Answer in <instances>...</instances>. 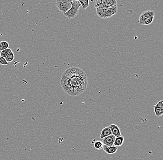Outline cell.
Wrapping results in <instances>:
<instances>
[{
    "label": "cell",
    "instance_id": "2e32d148",
    "mask_svg": "<svg viewBox=\"0 0 163 160\" xmlns=\"http://www.w3.org/2000/svg\"><path fill=\"white\" fill-rule=\"evenodd\" d=\"M12 52V50L10 49H4L3 51H1L0 54V56L5 58L7 56L9 55V54H10Z\"/></svg>",
    "mask_w": 163,
    "mask_h": 160
},
{
    "label": "cell",
    "instance_id": "8992f818",
    "mask_svg": "<svg viewBox=\"0 0 163 160\" xmlns=\"http://www.w3.org/2000/svg\"><path fill=\"white\" fill-rule=\"evenodd\" d=\"M155 114L157 117H160L163 114V101L162 100L153 106Z\"/></svg>",
    "mask_w": 163,
    "mask_h": 160
},
{
    "label": "cell",
    "instance_id": "8fae6325",
    "mask_svg": "<svg viewBox=\"0 0 163 160\" xmlns=\"http://www.w3.org/2000/svg\"><path fill=\"white\" fill-rule=\"evenodd\" d=\"M96 12L99 17L101 19H107L106 14V8H99L96 9Z\"/></svg>",
    "mask_w": 163,
    "mask_h": 160
},
{
    "label": "cell",
    "instance_id": "277c9868",
    "mask_svg": "<svg viewBox=\"0 0 163 160\" xmlns=\"http://www.w3.org/2000/svg\"><path fill=\"white\" fill-rule=\"evenodd\" d=\"M117 0H96L95 7L99 8H109L117 5Z\"/></svg>",
    "mask_w": 163,
    "mask_h": 160
},
{
    "label": "cell",
    "instance_id": "e0dca14e",
    "mask_svg": "<svg viewBox=\"0 0 163 160\" xmlns=\"http://www.w3.org/2000/svg\"><path fill=\"white\" fill-rule=\"evenodd\" d=\"M14 52L13 51L5 57L6 60L8 63H11L14 60Z\"/></svg>",
    "mask_w": 163,
    "mask_h": 160
},
{
    "label": "cell",
    "instance_id": "ffe728a7",
    "mask_svg": "<svg viewBox=\"0 0 163 160\" xmlns=\"http://www.w3.org/2000/svg\"><path fill=\"white\" fill-rule=\"evenodd\" d=\"M1 42L2 44V46H4L5 49H8L9 46V43L7 42V41H2Z\"/></svg>",
    "mask_w": 163,
    "mask_h": 160
},
{
    "label": "cell",
    "instance_id": "30bf717a",
    "mask_svg": "<svg viewBox=\"0 0 163 160\" xmlns=\"http://www.w3.org/2000/svg\"><path fill=\"white\" fill-rule=\"evenodd\" d=\"M103 150L108 154H114L117 152L118 149V147L116 146H108L103 145Z\"/></svg>",
    "mask_w": 163,
    "mask_h": 160
},
{
    "label": "cell",
    "instance_id": "ac0fdd59",
    "mask_svg": "<svg viewBox=\"0 0 163 160\" xmlns=\"http://www.w3.org/2000/svg\"><path fill=\"white\" fill-rule=\"evenodd\" d=\"M154 16H151L147 19L144 21V23H143V25H149L151 24L152 22H153V19H154Z\"/></svg>",
    "mask_w": 163,
    "mask_h": 160
},
{
    "label": "cell",
    "instance_id": "d6986e66",
    "mask_svg": "<svg viewBox=\"0 0 163 160\" xmlns=\"http://www.w3.org/2000/svg\"><path fill=\"white\" fill-rule=\"evenodd\" d=\"M8 64H9V63L7 62L5 58L0 56V64L3 65H8Z\"/></svg>",
    "mask_w": 163,
    "mask_h": 160
},
{
    "label": "cell",
    "instance_id": "52a82bcc",
    "mask_svg": "<svg viewBox=\"0 0 163 160\" xmlns=\"http://www.w3.org/2000/svg\"><path fill=\"white\" fill-rule=\"evenodd\" d=\"M115 138L116 137L114 136L112 134L106 137H104L102 139V142L103 145L108 146H114V143Z\"/></svg>",
    "mask_w": 163,
    "mask_h": 160
},
{
    "label": "cell",
    "instance_id": "44dd1931",
    "mask_svg": "<svg viewBox=\"0 0 163 160\" xmlns=\"http://www.w3.org/2000/svg\"><path fill=\"white\" fill-rule=\"evenodd\" d=\"M4 49V46H2V44L1 43V42H0V51H1Z\"/></svg>",
    "mask_w": 163,
    "mask_h": 160
},
{
    "label": "cell",
    "instance_id": "9a60e30c",
    "mask_svg": "<svg viewBox=\"0 0 163 160\" xmlns=\"http://www.w3.org/2000/svg\"><path fill=\"white\" fill-rule=\"evenodd\" d=\"M103 144L101 141H97L94 143V148L97 150H101L103 148Z\"/></svg>",
    "mask_w": 163,
    "mask_h": 160
},
{
    "label": "cell",
    "instance_id": "3957f363",
    "mask_svg": "<svg viewBox=\"0 0 163 160\" xmlns=\"http://www.w3.org/2000/svg\"><path fill=\"white\" fill-rule=\"evenodd\" d=\"M73 0H57L56 5L62 13H65L71 7Z\"/></svg>",
    "mask_w": 163,
    "mask_h": 160
},
{
    "label": "cell",
    "instance_id": "4fadbf2b",
    "mask_svg": "<svg viewBox=\"0 0 163 160\" xmlns=\"http://www.w3.org/2000/svg\"><path fill=\"white\" fill-rule=\"evenodd\" d=\"M124 141V136H121L119 137H116L114 143V146L116 147H120L122 146L123 144Z\"/></svg>",
    "mask_w": 163,
    "mask_h": 160
},
{
    "label": "cell",
    "instance_id": "6da1fadb",
    "mask_svg": "<svg viewBox=\"0 0 163 160\" xmlns=\"http://www.w3.org/2000/svg\"><path fill=\"white\" fill-rule=\"evenodd\" d=\"M61 85L66 93L71 96H77L83 93L87 89V75L82 69L71 67L63 74Z\"/></svg>",
    "mask_w": 163,
    "mask_h": 160
},
{
    "label": "cell",
    "instance_id": "9c48e42d",
    "mask_svg": "<svg viewBox=\"0 0 163 160\" xmlns=\"http://www.w3.org/2000/svg\"><path fill=\"white\" fill-rule=\"evenodd\" d=\"M118 12V8L117 5L114 6L112 7L106 8L107 18H109L116 14Z\"/></svg>",
    "mask_w": 163,
    "mask_h": 160
},
{
    "label": "cell",
    "instance_id": "5b68a950",
    "mask_svg": "<svg viewBox=\"0 0 163 160\" xmlns=\"http://www.w3.org/2000/svg\"><path fill=\"white\" fill-rule=\"evenodd\" d=\"M155 13L153 11L151 10H147L144 12L139 16L138 22L139 24L143 25L144 22L147 19L151 16H154Z\"/></svg>",
    "mask_w": 163,
    "mask_h": 160
},
{
    "label": "cell",
    "instance_id": "7c38bea8",
    "mask_svg": "<svg viewBox=\"0 0 163 160\" xmlns=\"http://www.w3.org/2000/svg\"><path fill=\"white\" fill-rule=\"evenodd\" d=\"M110 135H112V133L110 128L109 126L103 128L102 131L101 133L100 134V139H102L104 137H106Z\"/></svg>",
    "mask_w": 163,
    "mask_h": 160
},
{
    "label": "cell",
    "instance_id": "7a4b0ae2",
    "mask_svg": "<svg viewBox=\"0 0 163 160\" xmlns=\"http://www.w3.org/2000/svg\"><path fill=\"white\" fill-rule=\"evenodd\" d=\"M81 6V5L79 1L76 0H73L71 9L64 14V15L69 19L74 18L78 14L79 9Z\"/></svg>",
    "mask_w": 163,
    "mask_h": 160
},
{
    "label": "cell",
    "instance_id": "ba28073f",
    "mask_svg": "<svg viewBox=\"0 0 163 160\" xmlns=\"http://www.w3.org/2000/svg\"><path fill=\"white\" fill-rule=\"evenodd\" d=\"M109 127L111 130L113 135L114 136L116 137H119L122 136L120 128L116 124H111Z\"/></svg>",
    "mask_w": 163,
    "mask_h": 160
},
{
    "label": "cell",
    "instance_id": "5bb4252c",
    "mask_svg": "<svg viewBox=\"0 0 163 160\" xmlns=\"http://www.w3.org/2000/svg\"><path fill=\"white\" fill-rule=\"evenodd\" d=\"M80 2L83 9H86L89 6V0H76Z\"/></svg>",
    "mask_w": 163,
    "mask_h": 160
}]
</instances>
